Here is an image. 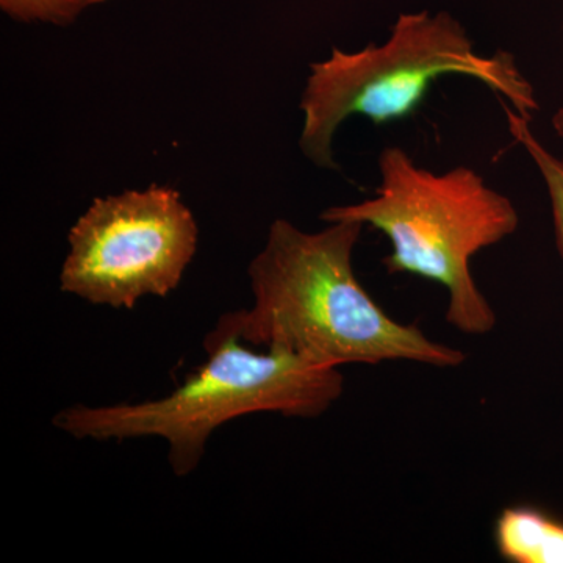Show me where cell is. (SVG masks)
I'll return each mask as SVG.
<instances>
[{
	"label": "cell",
	"mask_w": 563,
	"mask_h": 563,
	"mask_svg": "<svg viewBox=\"0 0 563 563\" xmlns=\"http://www.w3.org/2000/svg\"><path fill=\"white\" fill-rule=\"evenodd\" d=\"M363 229L362 222L340 221L303 232L282 218L274 221L247 268L252 306L224 314L213 331L336 368L395 361L462 365L465 352L396 321L362 287L352 254Z\"/></svg>",
	"instance_id": "cell-1"
},
{
	"label": "cell",
	"mask_w": 563,
	"mask_h": 563,
	"mask_svg": "<svg viewBox=\"0 0 563 563\" xmlns=\"http://www.w3.org/2000/svg\"><path fill=\"white\" fill-rule=\"evenodd\" d=\"M380 185L373 198L324 210V222H362L383 232L388 274H412L448 291L446 321L465 335H485L498 317L476 285L474 255L514 235L520 214L481 174L455 166L437 174L421 168L402 147L379 155Z\"/></svg>",
	"instance_id": "cell-2"
},
{
	"label": "cell",
	"mask_w": 563,
	"mask_h": 563,
	"mask_svg": "<svg viewBox=\"0 0 563 563\" xmlns=\"http://www.w3.org/2000/svg\"><path fill=\"white\" fill-rule=\"evenodd\" d=\"M209 358L158 399L114 406L66 407L54 426L76 439L129 440L158 437L168 443L174 474L198 468L211 433L251 413L285 418L321 417L344 390L336 366L317 365L290 352L252 351L231 333L211 331L203 342Z\"/></svg>",
	"instance_id": "cell-3"
},
{
	"label": "cell",
	"mask_w": 563,
	"mask_h": 563,
	"mask_svg": "<svg viewBox=\"0 0 563 563\" xmlns=\"http://www.w3.org/2000/svg\"><path fill=\"white\" fill-rule=\"evenodd\" d=\"M446 74H463L509 102L532 121L539 111L533 87L510 52L490 57L477 54L468 33L448 13L402 14L384 44L343 52L312 63L303 88V124L299 147L322 169H336L333 139L351 117L376 125L412 117L424 102L433 81Z\"/></svg>",
	"instance_id": "cell-4"
},
{
	"label": "cell",
	"mask_w": 563,
	"mask_h": 563,
	"mask_svg": "<svg viewBox=\"0 0 563 563\" xmlns=\"http://www.w3.org/2000/svg\"><path fill=\"white\" fill-rule=\"evenodd\" d=\"M198 224L168 187L99 198L70 229L60 287L95 306L133 309L179 287L196 250Z\"/></svg>",
	"instance_id": "cell-5"
},
{
	"label": "cell",
	"mask_w": 563,
	"mask_h": 563,
	"mask_svg": "<svg viewBox=\"0 0 563 563\" xmlns=\"http://www.w3.org/2000/svg\"><path fill=\"white\" fill-rule=\"evenodd\" d=\"M495 544L510 563H563V523L536 507H506L495 523Z\"/></svg>",
	"instance_id": "cell-6"
},
{
	"label": "cell",
	"mask_w": 563,
	"mask_h": 563,
	"mask_svg": "<svg viewBox=\"0 0 563 563\" xmlns=\"http://www.w3.org/2000/svg\"><path fill=\"white\" fill-rule=\"evenodd\" d=\"M503 109L510 135L528 152L547 185L551 211H553L555 246L563 261V161L547 150L542 141L537 139L529 118L518 113L512 107L507 106V102L503 103Z\"/></svg>",
	"instance_id": "cell-7"
},
{
	"label": "cell",
	"mask_w": 563,
	"mask_h": 563,
	"mask_svg": "<svg viewBox=\"0 0 563 563\" xmlns=\"http://www.w3.org/2000/svg\"><path fill=\"white\" fill-rule=\"evenodd\" d=\"M106 0H0V9L13 20L69 25L88 7Z\"/></svg>",
	"instance_id": "cell-8"
},
{
	"label": "cell",
	"mask_w": 563,
	"mask_h": 563,
	"mask_svg": "<svg viewBox=\"0 0 563 563\" xmlns=\"http://www.w3.org/2000/svg\"><path fill=\"white\" fill-rule=\"evenodd\" d=\"M551 124H553L555 135H558L563 143V107L555 111L553 114V120H551Z\"/></svg>",
	"instance_id": "cell-9"
}]
</instances>
